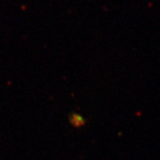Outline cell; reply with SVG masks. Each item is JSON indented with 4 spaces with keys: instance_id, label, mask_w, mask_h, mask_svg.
Masks as SVG:
<instances>
[{
    "instance_id": "6da1fadb",
    "label": "cell",
    "mask_w": 160,
    "mask_h": 160,
    "mask_svg": "<svg viewBox=\"0 0 160 160\" xmlns=\"http://www.w3.org/2000/svg\"><path fill=\"white\" fill-rule=\"evenodd\" d=\"M69 122H70L71 126H74L76 128L82 127L86 124V120L84 118V117H82L81 115L78 114V113H73L69 117Z\"/></svg>"
}]
</instances>
